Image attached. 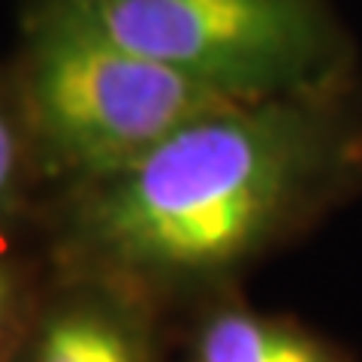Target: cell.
<instances>
[{"instance_id": "2", "label": "cell", "mask_w": 362, "mask_h": 362, "mask_svg": "<svg viewBox=\"0 0 362 362\" xmlns=\"http://www.w3.org/2000/svg\"><path fill=\"white\" fill-rule=\"evenodd\" d=\"M13 82L37 181L52 197L118 173L194 118L239 103L37 6Z\"/></svg>"}, {"instance_id": "6", "label": "cell", "mask_w": 362, "mask_h": 362, "mask_svg": "<svg viewBox=\"0 0 362 362\" xmlns=\"http://www.w3.org/2000/svg\"><path fill=\"white\" fill-rule=\"evenodd\" d=\"M37 169L13 70H0V230L21 221L37 197Z\"/></svg>"}, {"instance_id": "3", "label": "cell", "mask_w": 362, "mask_h": 362, "mask_svg": "<svg viewBox=\"0 0 362 362\" xmlns=\"http://www.w3.org/2000/svg\"><path fill=\"white\" fill-rule=\"evenodd\" d=\"M230 100L356 88L354 45L326 0H33Z\"/></svg>"}, {"instance_id": "1", "label": "cell", "mask_w": 362, "mask_h": 362, "mask_svg": "<svg viewBox=\"0 0 362 362\" xmlns=\"http://www.w3.org/2000/svg\"><path fill=\"white\" fill-rule=\"evenodd\" d=\"M359 185L356 88L239 100L118 173L54 194L45 209L49 259L127 284L160 308L206 302Z\"/></svg>"}, {"instance_id": "7", "label": "cell", "mask_w": 362, "mask_h": 362, "mask_svg": "<svg viewBox=\"0 0 362 362\" xmlns=\"http://www.w3.org/2000/svg\"><path fill=\"white\" fill-rule=\"evenodd\" d=\"M42 287L30 263L0 254V362H13Z\"/></svg>"}, {"instance_id": "4", "label": "cell", "mask_w": 362, "mask_h": 362, "mask_svg": "<svg viewBox=\"0 0 362 362\" xmlns=\"http://www.w3.org/2000/svg\"><path fill=\"white\" fill-rule=\"evenodd\" d=\"M160 311L127 284L52 266L13 362H163Z\"/></svg>"}, {"instance_id": "5", "label": "cell", "mask_w": 362, "mask_h": 362, "mask_svg": "<svg viewBox=\"0 0 362 362\" xmlns=\"http://www.w3.org/2000/svg\"><path fill=\"white\" fill-rule=\"evenodd\" d=\"M185 362H356L323 332L293 317L266 314L230 293L199 302Z\"/></svg>"}]
</instances>
